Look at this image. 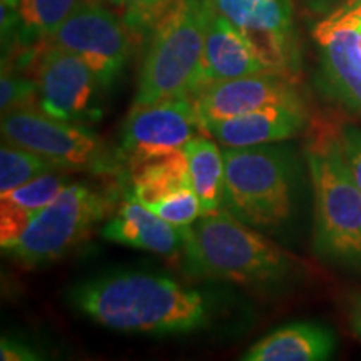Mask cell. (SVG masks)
<instances>
[{"label": "cell", "instance_id": "cell-21", "mask_svg": "<svg viewBox=\"0 0 361 361\" xmlns=\"http://www.w3.org/2000/svg\"><path fill=\"white\" fill-rule=\"evenodd\" d=\"M184 149L191 186L200 197L202 213L223 209L224 204V154L218 141L207 134L192 137ZM202 214V216H204Z\"/></svg>", "mask_w": 361, "mask_h": 361}, {"label": "cell", "instance_id": "cell-26", "mask_svg": "<svg viewBox=\"0 0 361 361\" xmlns=\"http://www.w3.org/2000/svg\"><path fill=\"white\" fill-rule=\"evenodd\" d=\"M40 358L42 356H39L37 351L27 343L2 338V343H0V360L2 361H32Z\"/></svg>", "mask_w": 361, "mask_h": 361}, {"label": "cell", "instance_id": "cell-5", "mask_svg": "<svg viewBox=\"0 0 361 361\" xmlns=\"http://www.w3.org/2000/svg\"><path fill=\"white\" fill-rule=\"evenodd\" d=\"M224 209L259 229H278L291 219L298 188V164L286 147H226Z\"/></svg>", "mask_w": 361, "mask_h": 361}, {"label": "cell", "instance_id": "cell-23", "mask_svg": "<svg viewBox=\"0 0 361 361\" xmlns=\"http://www.w3.org/2000/svg\"><path fill=\"white\" fill-rule=\"evenodd\" d=\"M37 101V82L34 79L25 78L11 64H2L0 75V109L8 112L22 106H34Z\"/></svg>", "mask_w": 361, "mask_h": 361}, {"label": "cell", "instance_id": "cell-15", "mask_svg": "<svg viewBox=\"0 0 361 361\" xmlns=\"http://www.w3.org/2000/svg\"><path fill=\"white\" fill-rule=\"evenodd\" d=\"M308 124L305 102L276 104L228 119L206 121V134L226 147H250L286 141Z\"/></svg>", "mask_w": 361, "mask_h": 361}, {"label": "cell", "instance_id": "cell-14", "mask_svg": "<svg viewBox=\"0 0 361 361\" xmlns=\"http://www.w3.org/2000/svg\"><path fill=\"white\" fill-rule=\"evenodd\" d=\"M314 39L329 94L361 114V25L328 16L314 29Z\"/></svg>", "mask_w": 361, "mask_h": 361}, {"label": "cell", "instance_id": "cell-20", "mask_svg": "<svg viewBox=\"0 0 361 361\" xmlns=\"http://www.w3.org/2000/svg\"><path fill=\"white\" fill-rule=\"evenodd\" d=\"M69 186L57 171L45 173L12 192L0 196V246L2 251L19 239L39 211L47 207Z\"/></svg>", "mask_w": 361, "mask_h": 361}, {"label": "cell", "instance_id": "cell-2", "mask_svg": "<svg viewBox=\"0 0 361 361\" xmlns=\"http://www.w3.org/2000/svg\"><path fill=\"white\" fill-rule=\"evenodd\" d=\"M180 258L189 276L250 286H276L296 271L290 252L224 207L186 226Z\"/></svg>", "mask_w": 361, "mask_h": 361}, {"label": "cell", "instance_id": "cell-4", "mask_svg": "<svg viewBox=\"0 0 361 361\" xmlns=\"http://www.w3.org/2000/svg\"><path fill=\"white\" fill-rule=\"evenodd\" d=\"M305 154L314 196L313 250L328 263L361 269V189L343 154L340 133L314 129Z\"/></svg>", "mask_w": 361, "mask_h": 361}, {"label": "cell", "instance_id": "cell-9", "mask_svg": "<svg viewBox=\"0 0 361 361\" xmlns=\"http://www.w3.org/2000/svg\"><path fill=\"white\" fill-rule=\"evenodd\" d=\"M37 107L69 123H96L102 117L104 85L87 62L66 49L44 44L35 56Z\"/></svg>", "mask_w": 361, "mask_h": 361}, {"label": "cell", "instance_id": "cell-1", "mask_svg": "<svg viewBox=\"0 0 361 361\" xmlns=\"http://www.w3.org/2000/svg\"><path fill=\"white\" fill-rule=\"evenodd\" d=\"M75 311L101 326L135 335H178L204 328L211 303L202 293L149 273H114L75 284Z\"/></svg>", "mask_w": 361, "mask_h": 361}, {"label": "cell", "instance_id": "cell-10", "mask_svg": "<svg viewBox=\"0 0 361 361\" xmlns=\"http://www.w3.org/2000/svg\"><path fill=\"white\" fill-rule=\"evenodd\" d=\"M268 71L295 75L300 52L291 0H211Z\"/></svg>", "mask_w": 361, "mask_h": 361}, {"label": "cell", "instance_id": "cell-16", "mask_svg": "<svg viewBox=\"0 0 361 361\" xmlns=\"http://www.w3.org/2000/svg\"><path fill=\"white\" fill-rule=\"evenodd\" d=\"M184 231L186 228L162 219L129 192L117 213L102 228V238L159 256H174L183 250Z\"/></svg>", "mask_w": 361, "mask_h": 361}, {"label": "cell", "instance_id": "cell-8", "mask_svg": "<svg viewBox=\"0 0 361 361\" xmlns=\"http://www.w3.org/2000/svg\"><path fill=\"white\" fill-rule=\"evenodd\" d=\"M133 30L101 0H80L47 44L66 49L92 67L104 89H111L133 54Z\"/></svg>", "mask_w": 361, "mask_h": 361}, {"label": "cell", "instance_id": "cell-19", "mask_svg": "<svg viewBox=\"0 0 361 361\" xmlns=\"http://www.w3.org/2000/svg\"><path fill=\"white\" fill-rule=\"evenodd\" d=\"M336 336L319 323H291L261 338L241 356L247 361H322L331 358Z\"/></svg>", "mask_w": 361, "mask_h": 361}, {"label": "cell", "instance_id": "cell-22", "mask_svg": "<svg viewBox=\"0 0 361 361\" xmlns=\"http://www.w3.org/2000/svg\"><path fill=\"white\" fill-rule=\"evenodd\" d=\"M59 171L42 156L29 149L4 142L0 147V196L12 192L39 176Z\"/></svg>", "mask_w": 361, "mask_h": 361}, {"label": "cell", "instance_id": "cell-17", "mask_svg": "<svg viewBox=\"0 0 361 361\" xmlns=\"http://www.w3.org/2000/svg\"><path fill=\"white\" fill-rule=\"evenodd\" d=\"M80 0H2L4 51L42 47L64 24Z\"/></svg>", "mask_w": 361, "mask_h": 361}, {"label": "cell", "instance_id": "cell-3", "mask_svg": "<svg viewBox=\"0 0 361 361\" xmlns=\"http://www.w3.org/2000/svg\"><path fill=\"white\" fill-rule=\"evenodd\" d=\"M162 4L141 22L151 25V35L130 107L196 94L213 4L211 0H168L164 7Z\"/></svg>", "mask_w": 361, "mask_h": 361}, {"label": "cell", "instance_id": "cell-28", "mask_svg": "<svg viewBox=\"0 0 361 361\" xmlns=\"http://www.w3.org/2000/svg\"><path fill=\"white\" fill-rule=\"evenodd\" d=\"M306 7L316 13H333L340 8L346 0H303Z\"/></svg>", "mask_w": 361, "mask_h": 361}, {"label": "cell", "instance_id": "cell-7", "mask_svg": "<svg viewBox=\"0 0 361 361\" xmlns=\"http://www.w3.org/2000/svg\"><path fill=\"white\" fill-rule=\"evenodd\" d=\"M114 200L82 184H69L30 221L19 239L4 252L35 268L54 263L78 246L111 214Z\"/></svg>", "mask_w": 361, "mask_h": 361}, {"label": "cell", "instance_id": "cell-29", "mask_svg": "<svg viewBox=\"0 0 361 361\" xmlns=\"http://www.w3.org/2000/svg\"><path fill=\"white\" fill-rule=\"evenodd\" d=\"M358 7H361V0H346V2L343 4L340 8H336L335 12H338V11H351V8H358Z\"/></svg>", "mask_w": 361, "mask_h": 361}, {"label": "cell", "instance_id": "cell-11", "mask_svg": "<svg viewBox=\"0 0 361 361\" xmlns=\"http://www.w3.org/2000/svg\"><path fill=\"white\" fill-rule=\"evenodd\" d=\"M206 134L194 96L166 99L130 107L121 130L119 151L126 164L183 149L192 137Z\"/></svg>", "mask_w": 361, "mask_h": 361}, {"label": "cell", "instance_id": "cell-6", "mask_svg": "<svg viewBox=\"0 0 361 361\" xmlns=\"http://www.w3.org/2000/svg\"><path fill=\"white\" fill-rule=\"evenodd\" d=\"M4 142L42 156L57 169L114 174L124 157L102 141L92 129L57 119L35 106H22L2 114Z\"/></svg>", "mask_w": 361, "mask_h": 361}, {"label": "cell", "instance_id": "cell-27", "mask_svg": "<svg viewBox=\"0 0 361 361\" xmlns=\"http://www.w3.org/2000/svg\"><path fill=\"white\" fill-rule=\"evenodd\" d=\"M348 323L351 331L361 340V293L351 296L348 303Z\"/></svg>", "mask_w": 361, "mask_h": 361}, {"label": "cell", "instance_id": "cell-13", "mask_svg": "<svg viewBox=\"0 0 361 361\" xmlns=\"http://www.w3.org/2000/svg\"><path fill=\"white\" fill-rule=\"evenodd\" d=\"M202 123L228 119L276 104L303 102L293 75L264 71L213 82L194 94Z\"/></svg>", "mask_w": 361, "mask_h": 361}, {"label": "cell", "instance_id": "cell-18", "mask_svg": "<svg viewBox=\"0 0 361 361\" xmlns=\"http://www.w3.org/2000/svg\"><path fill=\"white\" fill-rule=\"evenodd\" d=\"M264 71L268 69L258 61L243 35L213 7L206 30L196 92L219 80L236 79Z\"/></svg>", "mask_w": 361, "mask_h": 361}, {"label": "cell", "instance_id": "cell-12", "mask_svg": "<svg viewBox=\"0 0 361 361\" xmlns=\"http://www.w3.org/2000/svg\"><path fill=\"white\" fill-rule=\"evenodd\" d=\"M135 200L176 226H191L202 214L200 197L189 178L184 149L159 154L129 166Z\"/></svg>", "mask_w": 361, "mask_h": 361}, {"label": "cell", "instance_id": "cell-24", "mask_svg": "<svg viewBox=\"0 0 361 361\" xmlns=\"http://www.w3.org/2000/svg\"><path fill=\"white\" fill-rule=\"evenodd\" d=\"M343 154L346 157L351 173L355 176L356 184L361 189V128L346 124L338 129Z\"/></svg>", "mask_w": 361, "mask_h": 361}, {"label": "cell", "instance_id": "cell-25", "mask_svg": "<svg viewBox=\"0 0 361 361\" xmlns=\"http://www.w3.org/2000/svg\"><path fill=\"white\" fill-rule=\"evenodd\" d=\"M101 2L111 4V6L126 8L128 16L126 20L130 27H137L141 24V20L147 16L149 12H152L157 6H161L166 0H101Z\"/></svg>", "mask_w": 361, "mask_h": 361}]
</instances>
